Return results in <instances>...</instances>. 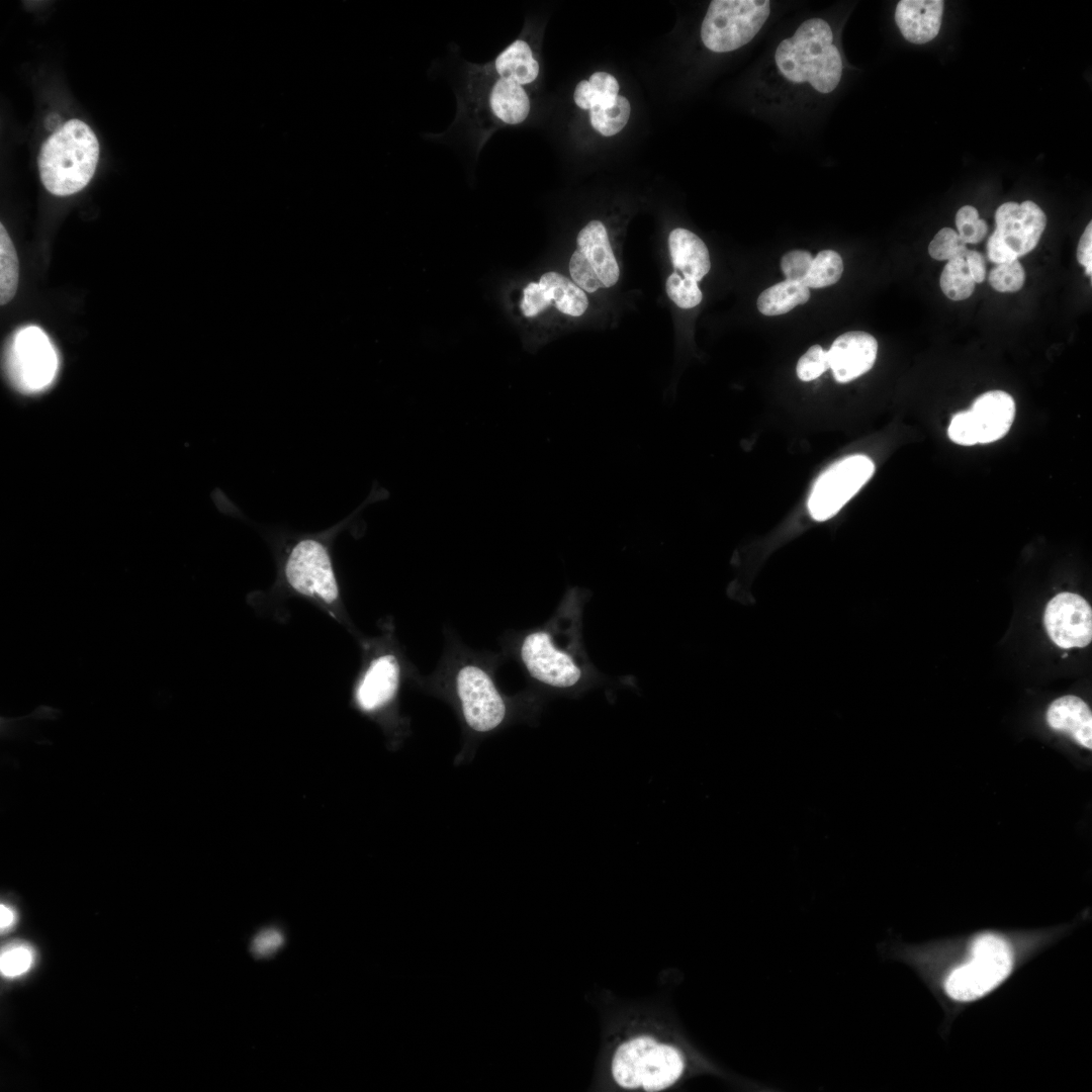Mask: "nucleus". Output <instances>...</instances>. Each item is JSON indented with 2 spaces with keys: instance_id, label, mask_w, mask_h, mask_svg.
<instances>
[{
  "instance_id": "2",
  "label": "nucleus",
  "mask_w": 1092,
  "mask_h": 1092,
  "mask_svg": "<svg viewBox=\"0 0 1092 1092\" xmlns=\"http://www.w3.org/2000/svg\"><path fill=\"white\" fill-rule=\"evenodd\" d=\"M780 73L790 82H808L816 91H833L842 75V60L833 44L830 25L821 18L805 20L775 54Z\"/></svg>"
},
{
  "instance_id": "39",
  "label": "nucleus",
  "mask_w": 1092,
  "mask_h": 1092,
  "mask_svg": "<svg viewBox=\"0 0 1092 1092\" xmlns=\"http://www.w3.org/2000/svg\"><path fill=\"white\" fill-rule=\"evenodd\" d=\"M964 260L967 263L975 283L983 282L986 277V266L983 255L978 251L968 249L964 255Z\"/></svg>"
},
{
  "instance_id": "34",
  "label": "nucleus",
  "mask_w": 1092,
  "mask_h": 1092,
  "mask_svg": "<svg viewBox=\"0 0 1092 1092\" xmlns=\"http://www.w3.org/2000/svg\"><path fill=\"white\" fill-rule=\"evenodd\" d=\"M829 368L827 351L821 346H811L801 356L797 363L796 372L802 381H811L819 377Z\"/></svg>"
},
{
  "instance_id": "17",
  "label": "nucleus",
  "mask_w": 1092,
  "mask_h": 1092,
  "mask_svg": "<svg viewBox=\"0 0 1092 1092\" xmlns=\"http://www.w3.org/2000/svg\"><path fill=\"white\" fill-rule=\"evenodd\" d=\"M969 411L978 443L987 444L1001 439L1009 431L1015 416V402L1009 393L992 390L981 394Z\"/></svg>"
},
{
  "instance_id": "14",
  "label": "nucleus",
  "mask_w": 1092,
  "mask_h": 1092,
  "mask_svg": "<svg viewBox=\"0 0 1092 1092\" xmlns=\"http://www.w3.org/2000/svg\"><path fill=\"white\" fill-rule=\"evenodd\" d=\"M554 301L562 313L581 315L588 300L584 291L572 280L557 272L544 273L539 282H530L523 290L520 308L527 317H533Z\"/></svg>"
},
{
  "instance_id": "28",
  "label": "nucleus",
  "mask_w": 1092,
  "mask_h": 1092,
  "mask_svg": "<svg viewBox=\"0 0 1092 1092\" xmlns=\"http://www.w3.org/2000/svg\"><path fill=\"white\" fill-rule=\"evenodd\" d=\"M843 272L840 255L833 250H823L811 263L803 283L808 288H822L836 283Z\"/></svg>"
},
{
  "instance_id": "12",
  "label": "nucleus",
  "mask_w": 1092,
  "mask_h": 1092,
  "mask_svg": "<svg viewBox=\"0 0 1092 1092\" xmlns=\"http://www.w3.org/2000/svg\"><path fill=\"white\" fill-rule=\"evenodd\" d=\"M520 656L530 675L536 680L559 689L575 686L581 678V668L573 656L561 650L547 631L539 630L525 636Z\"/></svg>"
},
{
  "instance_id": "19",
  "label": "nucleus",
  "mask_w": 1092,
  "mask_h": 1092,
  "mask_svg": "<svg viewBox=\"0 0 1092 1092\" xmlns=\"http://www.w3.org/2000/svg\"><path fill=\"white\" fill-rule=\"evenodd\" d=\"M1049 726L1074 739L1079 745L1092 748V713L1081 698L1067 695L1058 698L1046 711Z\"/></svg>"
},
{
  "instance_id": "29",
  "label": "nucleus",
  "mask_w": 1092,
  "mask_h": 1092,
  "mask_svg": "<svg viewBox=\"0 0 1092 1092\" xmlns=\"http://www.w3.org/2000/svg\"><path fill=\"white\" fill-rule=\"evenodd\" d=\"M33 949L24 942H12L5 945L0 954V971L5 978L19 977L32 967Z\"/></svg>"
},
{
  "instance_id": "33",
  "label": "nucleus",
  "mask_w": 1092,
  "mask_h": 1092,
  "mask_svg": "<svg viewBox=\"0 0 1092 1092\" xmlns=\"http://www.w3.org/2000/svg\"><path fill=\"white\" fill-rule=\"evenodd\" d=\"M956 225L958 235L966 245L980 243L988 232L986 221L979 217L978 210L971 205H965L958 210Z\"/></svg>"
},
{
  "instance_id": "9",
  "label": "nucleus",
  "mask_w": 1092,
  "mask_h": 1092,
  "mask_svg": "<svg viewBox=\"0 0 1092 1092\" xmlns=\"http://www.w3.org/2000/svg\"><path fill=\"white\" fill-rule=\"evenodd\" d=\"M875 471L873 461L866 455L844 457L829 466L815 481L808 500L811 517L825 521L863 486Z\"/></svg>"
},
{
  "instance_id": "4",
  "label": "nucleus",
  "mask_w": 1092,
  "mask_h": 1092,
  "mask_svg": "<svg viewBox=\"0 0 1092 1092\" xmlns=\"http://www.w3.org/2000/svg\"><path fill=\"white\" fill-rule=\"evenodd\" d=\"M1012 966L1011 949L1002 937L980 935L972 944L970 962L947 977L945 991L958 1001L976 1000L1004 981Z\"/></svg>"
},
{
  "instance_id": "11",
  "label": "nucleus",
  "mask_w": 1092,
  "mask_h": 1092,
  "mask_svg": "<svg viewBox=\"0 0 1092 1092\" xmlns=\"http://www.w3.org/2000/svg\"><path fill=\"white\" fill-rule=\"evenodd\" d=\"M455 687L466 724L476 732L497 728L507 716V704L488 672L476 664L461 666Z\"/></svg>"
},
{
  "instance_id": "5",
  "label": "nucleus",
  "mask_w": 1092,
  "mask_h": 1092,
  "mask_svg": "<svg viewBox=\"0 0 1092 1092\" xmlns=\"http://www.w3.org/2000/svg\"><path fill=\"white\" fill-rule=\"evenodd\" d=\"M769 13L767 0H714L702 22V41L715 53L735 51L758 33Z\"/></svg>"
},
{
  "instance_id": "36",
  "label": "nucleus",
  "mask_w": 1092,
  "mask_h": 1092,
  "mask_svg": "<svg viewBox=\"0 0 1092 1092\" xmlns=\"http://www.w3.org/2000/svg\"><path fill=\"white\" fill-rule=\"evenodd\" d=\"M947 433L949 439L957 444L971 446L978 443L970 411L956 414L951 419Z\"/></svg>"
},
{
  "instance_id": "23",
  "label": "nucleus",
  "mask_w": 1092,
  "mask_h": 1092,
  "mask_svg": "<svg viewBox=\"0 0 1092 1092\" xmlns=\"http://www.w3.org/2000/svg\"><path fill=\"white\" fill-rule=\"evenodd\" d=\"M810 290L802 282L785 280L763 290L757 308L764 315H780L809 300Z\"/></svg>"
},
{
  "instance_id": "13",
  "label": "nucleus",
  "mask_w": 1092,
  "mask_h": 1092,
  "mask_svg": "<svg viewBox=\"0 0 1092 1092\" xmlns=\"http://www.w3.org/2000/svg\"><path fill=\"white\" fill-rule=\"evenodd\" d=\"M1045 630L1062 648L1085 647L1092 639V610L1087 601L1073 593H1060L1046 605Z\"/></svg>"
},
{
  "instance_id": "10",
  "label": "nucleus",
  "mask_w": 1092,
  "mask_h": 1092,
  "mask_svg": "<svg viewBox=\"0 0 1092 1092\" xmlns=\"http://www.w3.org/2000/svg\"><path fill=\"white\" fill-rule=\"evenodd\" d=\"M576 245L569 261L573 282L587 292L615 285L620 271L605 225L589 221L578 233Z\"/></svg>"
},
{
  "instance_id": "31",
  "label": "nucleus",
  "mask_w": 1092,
  "mask_h": 1092,
  "mask_svg": "<svg viewBox=\"0 0 1092 1092\" xmlns=\"http://www.w3.org/2000/svg\"><path fill=\"white\" fill-rule=\"evenodd\" d=\"M665 289L668 297L681 308H692L698 305L703 297L698 282L686 279L677 272L668 276Z\"/></svg>"
},
{
  "instance_id": "15",
  "label": "nucleus",
  "mask_w": 1092,
  "mask_h": 1092,
  "mask_svg": "<svg viewBox=\"0 0 1092 1092\" xmlns=\"http://www.w3.org/2000/svg\"><path fill=\"white\" fill-rule=\"evenodd\" d=\"M878 342L871 334L851 331L840 335L827 351L829 368L837 382L846 383L874 366Z\"/></svg>"
},
{
  "instance_id": "20",
  "label": "nucleus",
  "mask_w": 1092,
  "mask_h": 1092,
  "mask_svg": "<svg viewBox=\"0 0 1092 1092\" xmlns=\"http://www.w3.org/2000/svg\"><path fill=\"white\" fill-rule=\"evenodd\" d=\"M673 267L686 279L700 281L710 270L709 251L705 243L686 229H674L668 237Z\"/></svg>"
},
{
  "instance_id": "18",
  "label": "nucleus",
  "mask_w": 1092,
  "mask_h": 1092,
  "mask_svg": "<svg viewBox=\"0 0 1092 1092\" xmlns=\"http://www.w3.org/2000/svg\"><path fill=\"white\" fill-rule=\"evenodd\" d=\"M941 0H901L895 21L902 35L912 43H925L939 32L943 13Z\"/></svg>"
},
{
  "instance_id": "16",
  "label": "nucleus",
  "mask_w": 1092,
  "mask_h": 1092,
  "mask_svg": "<svg viewBox=\"0 0 1092 1092\" xmlns=\"http://www.w3.org/2000/svg\"><path fill=\"white\" fill-rule=\"evenodd\" d=\"M399 665L396 658L384 654L373 659L355 692V700L361 710L373 712L389 703L399 682Z\"/></svg>"
},
{
  "instance_id": "40",
  "label": "nucleus",
  "mask_w": 1092,
  "mask_h": 1092,
  "mask_svg": "<svg viewBox=\"0 0 1092 1092\" xmlns=\"http://www.w3.org/2000/svg\"><path fill=\"white\" fill-rule=\"evenodd\" d=\"M15 920H16V914H15L14 910L11 907H9V906H7L5 904H1V906H0V928H1V931L3 932V931L8 930L9 928H11L12 925L14 924Z\"/></svg>"
},
{
  "instance_id": "26",
  "label": "nucleus",
  "mask_w": 1092,
  "mask_h": 1092,
  "mask_svg": "<svg viewBox=\"0 0 1092 1092\" xmlns=\"http://www.w3.org/2000/svg\"><path fill=\"white\" fill-rule=\"evenodd\" d=\"M940 288L951 300L969 298L975 290V281L964 258H952L945 264L940 275Z\"/></svg>"
},
{
  "instance_id": "32",
  "label": "nucleus",
  "mask_w": 1092,
  "mask_h": 1092,
  "mask_svg": "<svg viewBox=\"0 0 1092 1092\" xmlns=\"http://www.w3.org/2000/svg\"><path fill=\"white\" fill-rule=\"evenodd\" d=\"M968 248L961 240L958 233L949 228L941 229L932 239L928 246L931 258L943 261L952 258H964Z\"/></svg>"
},
{
  "instance_id": "7",
  "label": "nucleus",
  "mask_w": 1092,
  "mask_h": 1092,
  "mask_svg": "<svg viewBox=\"0 0 1092 1092\" xmlns=\"http://www.w3.org/2000/svg\"><path fill=\"white\" fill-rule=\"evenodd\" d=\"M58 368L56 349L40 328L29 326L14 334L6 350L5 369L19 391L35 393L46 389Z\"/></svg>"
},
{
  "instance_id": "24",
  "label": "nucleus",
  "mask_w": 1092,
  "mask_h": 1092,
  "mask_svg": "<svg viewBox=\"0 0 1092 1092\" xmlns=\"http://www.w3.org/2000/svg\"><path fill=\"white\" fill-rule=\"evenodd\" d=\"M619 92L617 79L607 72H595L588 80L580 81L573 93L575 104L585 110L608 106L615 102Z\"/></svg>"
},
{
  "instance_id": "1",
  "label": "nucleus",
  "mask_w": 1092,
  "mask_h": 1092,
  "mask_svg": "<svg viewBox=\"0 0 1092 1092\" xmlns=\"http://www.w3.org/2000/svg\"><path fill=\"white\" fill-rule=\"evenodd\" d=\"M99 158L98 140L88 124L70 119L41 145L38 170L51 193L67 196L82 190L93 177Z\"/></svg>"
},
{
  "instance_id": "3",
  "label": "nucleus",
  "mask_w": 1092,
  "mask_h": 1092,
  "mask_svg": "<svg viewBox=\"0 0 1092 1092\" xmlns=\"http://www.w3.org/2000/svg\"><path fill=\"white\" fill-rule=\"evenodd\" d=\"M688 1067V1058L680 1049L650 1035L623 1041L611 1060V1074L619 1087L647 1092L674 1085Z\"/></svg>"
},
{
  "instance_id": "38",
  "label": "nucleus",
  "mask_w": 1092,
  "mask_h": 1092,
  "mask_svg": "<svg viewBox=\"0 0 1092 1092\" xmlns=\"http://www.w3.org/2000/svg\"><path fill=\"white\" fill-rule=\"evenodd\" d=\"M1077 260L1085 268L1086 274L1091 276L1092 272V223L1087 224L1084 233L1082 234L1078 248H1077Z\"/></svg>"
},
{
  "instance_id": "22",
  "label": "nucleus",
  "mask_w": 1092,
  "mask_h": 1092,
  "mask_svg": "<svg viewBox=\"0 0 1092 1092\" xmlns=\"http://www.w3.org/2000/svg\"><path fill=\"white\" fill-rule=\"evenodd\" d=\"M540 67L527 41L516 39L494 59L492 72L495 78L506 79L524 87L534 82Z\"/></svg>"
},
{
  "instance_id": "37",
  "label": "nucleus",
  "mask_w": 1092,
  "mask_h": 1092,
  "mask_svg": "<svg viewBox=\"0 0 1092 1092\" xmlns=\"http://www.w3.org/2000/svg\"><path fill=\"white\" fill-rule=\"evenodd\" d=\"M284 943V937L277 928H265L258 932L251 943V950L258 959L269 958Z\"/></svg>"
},
{
  "instance_id": "21",
  "label": "nucleus",
  "mask_w": 1092,
  "mask_h": 1092,
  "mask_svg": "<svg viewBox=\"0 0 1092 1092\" xmlns=\"http://www.w3.org/2000/svg\"><path fill=\"white\" fill-rule=\"evenodd\" d=\"M487 105L500 123L516 125L528 117L531 109L525 88L515 82L494 78L487 94Z\"/></svg>"
},
{
  "instance_id": "25",
  "label": "nucleus",
  "mask_w": 1092,
  "mask_h": 1092,
  "mask_svg": "<svg viewBox=\"0 0 1092 1092\" xmlns=\"http://www.w3.org/2000/svg\"><path fill=\"white\" fill-rule=\"evenodd\" d=\"M19 265L17 254L6 229L0 225V303L9 302L18 287Z\"/></svg>"
},
{
  "instance_id": "30",
  "label": "nucleus",
  "mask_w": 1092,
  "mask_h": 1092,
  "mask_svg": "<svg viewBox=\"0 0 1092 1092\" xmlns=\"http://www.w3.org/2000/svg\"><path fill=\"white\" fill-rule=\"evenodd\" d=\"M990 285L999 292H1016L1024 284L1025 272L1018 260L996 264L989 273Z\"/></svg>"
},
{
  "instance_id": "27",
  "label": "nucleus",
  "mask_w": 1092,
  "mask_h": 1092,
  "mask_svg": "<svg viewBox=\"0 0 1092 1092\" xmlns=\"http://www.w3.org/2000/svg\"><path fill=\"white\" fill-rule=\"evenodd\" d=\"M630 113L631 106L628 99L618 95L613 104L590 109L589 120L597 131L605 136H611L625 127Z\"/></svg>"
},
{
  "instance_id": "8",
  "label": "nucleus",
  "mask_w": 1092,
  "mask_h": 1092,
  "mask_svg": "<svg viewBox=\"0 0 1092 1092\" xmlns=\"http://www.w3.org/2000/svg\"><path fill=\"white\" fill-rule=\"evenodd\" d=\"M996 228L987 242L990 261L999 264L1017 260L1032 251L1046 225V216L1033 201L1001 204L995 212Z\"/></svg>"
},
{
  "instance_id": "6",
  "label": "nucleus",
  "mask_w": 1092,
  "mask_h": 1092,
  "mask_svg": "<svg viewBox=\"0 0 1092 1092\" xmlns=\"http://www.w3.org/2000/svg\"><path fill=\"white\" fill-rule=\"evenodd\" d=\"M283 574L287 584L300 595L326 605L339 601L330 546L320 537L305 536L290 545L283 560Z\"/></svg>"
},
{
  "instance_id": "35",
  "label": "nucleus",
  "mask_w": 1092,
  "mask_h": 1092,
  "mask_svg": "<svg viewBox=\"0 0 1092 1092\" xmlns=\"http://www.w3.org/2000/svg\"><path fill=\"white\" fill-rule=\"evenodd\" d=\"M812 261L813 257L808 251L794 250L783 256L781 260V269L787 280L803 283L809 272Z\"/></svg>"
}]
</instances>
